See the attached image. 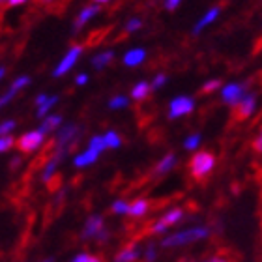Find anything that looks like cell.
Segmentation results:
<instances>
[{"instance_id": "obj_1", "label": "cell", "mask_w": 262, "mask_h": 262, "mask_svg": "<svg viewBox=\"0 0 262 262\" xmlns=\"http://www.w3.org/2000/svg\"><path fill=\"white\" fill-rule=\"evenodd\" d=\"M210 234V230L206 227H193V229L180 230V232H174V234L167 236L161 246L163 247H176V246H187V244H193V242L204 240L206 236Z\"/></svg>"}, {"instance_id": "obj_2", "label": "cell", "mask_w": 262, "mask_h": 262, "mask_svg": "<svg viewBox=\"0 0 262 262\" xmlns=\"http://www.w3.org/2000/svg\"><path fill=\"white\" fill-rule=\"evenodd\" d=\"M215 167V156L212 152H196L189 161V170L195 180H204Z\"/></svg>"}, {"instance_id": "obj_3", "label": "cell", "mask_w": 262, "mask_h": 262, "mask_svg": "<svg viewBox=\"0 0 262 262\" xmlns=\"http://www.w3.org/2000/svg\"><path fill=\"white\" fill-rule=\"evenodd\" d=\"M99 240L105 242L109 238V232L105 230V223L101 215H90L82 229V240Z\"/></svg>"}, {"instance_id": "obj_4", "label": "cell", "mask_w": 262, "mask_h": 262, "mask_svg": "<svg viewBox=\"0 0 262 262\" xmlns=\"http://www.w3.org/2000/svg\"><path fill=\"white\" fill-rule=\"evenodd\" d=\"M43 139H45V135L39 129L28 131V133H25V135L17 141V148H19L23 154H34L36 150H39V148H41V144H43Z\"/></svg>"}, {"instance_id": "obj_5", "label": "cell", "mask_w": 262, "mask_h": 262, "mask_svg": "<svg viewBox=\"0 0 262 262\" xmlns=\"http://www.w3.org/2000/svg\"><path fill=\"white\" fill-rule=\"evenodd\" d=\"M195 109V101L187 96H178V98L172 99V103L169 107V118H180V116L189 115L191 111Z\"/></svg>"}, {"instance_id": "obj_6", "label": "cell", "mask_w": 262, "mask_h": 262, "mask_svg": "<svg viewBox=\"0 0 262 262\" xmlns=\"http://www.w3.org/2000/svg\"><path fill=\"white\" fill-rule=\"evenodd\" d=\"M255 107H257V98H255V94H247V96H244V98L238 101V105L234 107V120H238V122L247 120V118L255 113Z\"/></svg>"}, {"instance_id": "obj_7", "label": "cell", "mask_w": 262, "mask_h": 262, "mask_svg": "<svg viewBox=\"0 0 262 262\" xmlns=\"http://www.w3.org/2000/svg\"><path fill=\"white\" fill-rule=\"evenodd\" d=\"M81 53H82V47L81 45H73L68 53H66V56L60 60V64L56 66V70H55V73L53 75L55 77H62V75H66L68 71L75 66V62L79 60V56H81Z\"/></svg>"}, {"instance_id": "obj_8", "label": "cell", "mask_w": 262, "mask_h": 262, "mask_svg": "<svg viewBox=\"0 0 262 262\" xmlns=\"http://www.w3.org/2000/svg\"><path fill=\"white\" fill-rule=\"evenodd\" d=\"M246 96V86L244 84H238V82H232V84H227L223 86V92H221V98H223L225 103L229 105H238L242 98Z\"/></svg>"}, {"instance_id": "obj_9", "label": "cell", "mask_w": 262, "mask_h": 262, "mask_svg": "<svg viewBox=\"0 0 262 262\" xmlns=\"http://www.w3.org/2000/svg\"><path fill=\"white\" fill-rule=\"evenodd\" d=\"M28 82H30V77H19V79H15L13 81V84H11L10 88H8V92H4L2 96H0V109L2 107H6V105L10 103L11 99L15 98V94L21 90V88H25V86H28Z\"/></svg>"}, {"instance_id": "obj_10", "label": "cell", "mask_w": 262, "mask_h": 262, "mask_svg": "<svg viewBox=\"0 0 262 262\" xmlns=\"http://www.w3.org/2000/svg\"><path fill=\"white\" fill-rule=\"evenodd\" d=\"M141 247L137 246V244H131V246L124 247L118 255L115 257V262H135L137 258L141 257Z\"/></svg>"}, {"instance_id": "obj_11", "label": "cell", "mask_w": 262, "mask_h": 262, "mask_svg": "<svg viewBox=\"0 0 262 262\" xmlns=\"http://www.w3.org/2000/svg\"><path fill=\"white\" fill-rule=\"evenodd\" d=\"M219 11H221V8H219V6H215V8H210V10L206 11V15L202 17L201 21L195 25V28H193V34L196 36V34L201 32V30H204V27H208L210 23L215 21V19L219 17Z\"/></svg>"}, {"instance_id": "obj_12", "label": "cell", "mask_w": 262, "mask_h": 262, "mask_svg": "<svg viewBox=\"0 0 262 262\" xmlns=\"http://www.w3.org/2000/svg\"><path fill=\"white\" fill-rule=\"evenodd\" d=\"M148 210H150V202L146 199H137L135 202H131L129 206H127V213H129L131 217H142Z\"/></svg>"}, {"instance_id": "obj_13", "label": "cell", "mask_w": 262, "mask_h": 262, "mask_svg": "<svg viewBox=\"0 0 262 262\" xmlns=\"http://www.w3.org/2000/svg\"><path fill=\"white\" fill-rule=\"evenodd\" d=\"M144 58H146V51L144 49H131L124 56V64L129 66V68H135V66L142 64Z\"/></svg>"}, {"instance_id": "obj_14", "label": "cell", "mask_w": 262, "mask_h": 262, "mask_svg": "<svg viewBox=\"0 0 262 262\" xmlns=\"http://www.w3.org/2000/svg\"><path fill=\"white\" fill-rule=\"evenodd\" d=\"M99 158V152H96V150H92V148H88L86 152L79 154L75 158V165L77 167H88V165L96 163Z\"/></svg>"}, {"instance_id": "obj_15", "label": "cell", "mask_w": 262, "mask_h": 262, "mask_svg": "<svg viewBox=\"0 0 262 262\" xmlns=\"http://www.w3.org/2000/svg\"><path fill=\"white\" fill-rule=\"evenodd\" d=\"M99 11V8L98 6H86L84 10L79 13V17H77V21H75V30H79V28H82L84 25H86L90 19H92L96 13Z\"/></svg>"}, {"instance_id": "obj_16", "label": "cell", "mask_w": 262, "mask_h": 262, "mask_svg": "<svg viewBox=\"0 0 262 262\" xmlns=\"http://www.w3.org/2000/svg\"><path fill=\"white\" fill-rule=\"evenodd\" d=\"M150 92H152V86H150L148 82L141 81L133 86V90H131V98L135 99V101H142V99H146L148 96H150Z\"/></svg>"}, {"instance_id": "obj_17", "label": "cell", "mask_w": 262, "mask_h": 262, "mask_svg": "<svg viewBox=\"0 0 262 262\" xmlns=\"http://www.w3.org/2000/svg\"><path fill=\"white\" fill-rule=\"evenodd\" d=\"M174 165H176V156L174 154H169V156H165V158L159 161L154 172H156V174H165V172H169Z\"/></svg>"}, {"instance_id": "obj_18", "label": "cell", "mask_w": 262, "mask_h": 262, "mask_svg": "<svg viewBox=\"0 0 262 262\" xmlns=\"http://www.w3.org/2000/svg\"><path fill=\"white\" fill-rule=\"evenodd\" d=\"M182 217H184V212H182L180 208H174V210H170V212L165 213V215L161 219H159V221H161V223H163L165 227L169 229L170 225H176Z\"/></svg>"}, {"instance_id": "obj_19", "label": "cell", "mask_w": 262, "mask_h": 262, "mask_svg": "<svg viewBox=\"0 0 262 262\" xmlns=\"http://www.w3.org/2000/svg\"><path fill=\"white\" fill-rule=\"evenodd\" d=\"M113 51H105V53H99L98 56H94L92 58V66L96 68V70H103L105 66L111 64V60H113Z\"/></svg>"}, {"instance_id": "obj_20", "label": "cell", "mask_w": 262, "mask_h": 262, "mask_svg": "<svg viewBox=\"0 0 262 262\" xmlns=\"http://www.w3.org/2000/svg\"><path fill=\"white\" fill-rule=\"evenodd\" d=\"M62 124V116H58V115H51L49 118H45L43 120V124H41V127H39V131L41 133H49V131H53V129H56V127L60 126Z\"/></svg>"}, {"instance_id": "obj_21", "label": "cell", "mask_w": 262, "mask_h": 262, "mask_svg": "<svg viewBox=\"0 0 262 262\" xmlns=\"http://www.w3.org/2000/svg\"><path fill=\"white\" fill-rule=\"evenodd\" d=\"M103 144L105 148H118L122 144V139L116 135L115 131H107L103 135Z\"/></svg>"}, {"instance_id": "obj_22", "label": "cell", "mask_w": 262, "mask_h": 262, "mask_svg": "<svg viewBox=\"0 0 262 262\" xmlns=\"http://www.w3.org/2000/svg\"><path fill=\"white\" fill-rule=\"evenodd\" d=\"M56 101H58V98H56V96H53V98H47V99H45L43 103H41V105L38 107V116H45V115H47L51 107H55Z\"/></svg>"}, {"instance_id": "obj_23", "label": "cell", "mask_w": 262, "mask_h": 262, "mask_svg": "<svg viewBox=\"0 0 262 262\" xmlns=\"http://www.w3.org/2000/svg\"><path fill=\"white\" fill-rule=\"evenodd\" d=\"M15 144V139L10 135H4V137H0V154L2 152H8L11 146Z\"/></svg>"}, {"instance_id": "obj_24", "label": "cell", "mask_w": 262, "mask_h": 262, "mask_svg": "<svg viewBox=\"0 0 262 262\" xmlns=\"http://www.w3.org/2000/svg\"><path fill=\"white\" fill-rule=\"evenodd\" d=\"M88 148H92V150H96V152H103L105 150V144H103V137H99V135H96V137H92L90 139V146Z\"/></svg>"}, {"instance_id": "obj_25", "label": "cell", "mask_w": 262, "mask_h": 262, "mask_svg": "<svg viewBox=\"0 0 262 262\" xmlns=\"http://www.w3.org/2000/svg\"><path fill=\"white\" fill-rule=\"evenodd\" d=\"M126 105H127L126 96H116V98H113L109 101V107H111V109H124Z\"/></svg>"}, {"instance_id": "obj_26", "label": "cell", "mask_w": 262, "mask_h": 262, "mask_svg": "<svg viewBox=\"0 0 262 262\" xmlns=\"http://www.w3.org/2000/svg\"><path fill=\"white\" fill-rule=\"evenodd\" d=\"M201 144V135H191V137H187L186 142H184V146L187 148V150H195L196 146Z\"/></svg>"}, {"instance_id": "obj_27", "label": "cell", "mask_w": 262, "mask_h": 262, "mask_svg": "<svg viewBox=\"0 0 262 262\" xmlns=\"http://www.w3.org/2000/svg\"><path fill=\"white\" fill-rule=\"evenodd\" d=\"M13 129H15V120L2 122V124H0V137L8 135V133H10V131H13Z\"/></svg>"}, {"instance_id": "obj_28", "label": "cell", "mask_w": 262, "mask_h": 262, "mask_svg": "<svg viewBox=\"0 0 262 262\" xmlns=\"http://www.w3.org/2000/svg\"><path fill=\"white\" fill-rule=\"evenodd\" d=\"M221 86V81L219 79H213V81H208L204 86H202V94H210L213 92V90H217V88Z\"/></svg>"}, {"instance_id": "obj_29", "label": "cell", "mask_w": 262, "mask_h": 262, "mask_svg": "<svg viewBox=\"0 0 262 262\" xmlns=\"http://www.w3.org/2000/svg\"><path fill=\"white\" fill-rule=\"evenodd\" d=\"M39 6H45L47 10H53V8H58V6L64 4V0H36Z\"/></svg>"}, {"instance_id": "obj_30", "label": "cell", "mask_w": 262, "mask_h": 262, "mask_svg": "<svg viewBox=\"0 0 262 262\" xmlns=\"http://www.w3.org/2000/svg\"><path fill=\"white\" fill-rule=\"evenodd\" d=\"M127 206H129V204H127L126 201H116L115 204H113V212L115 213H127Z\"/></svg>"}, {"instance_id": "obj_31", "label": "cell", "mask_w": 262, "mask_h": 262, "mask_svg": "<svg viewBox=\"0 0 262 262\" xmlns=\"http://www.w3.org/2000/svg\"><path fill=\"white\" fill-rule=\"evenodd\" d=\"M71 262H101L98 257H92V255H86V253H81V255H77L75 258Z\"/></svg>"}, {"instance_id": "obj_32", "label": "cell", "mask_w": 262, "mask_h": 262, "mask_svg": "<svg viewBox=\"0 0 262 262\" xmlns=\"http://www.w3.org/2000/svg\"><path fill=\"white\" fill-rule=\"evenodd\" d=\"M139 28H141V19H131V21L126 25V30H124V32L126 34L135 32V30H139Z\"/></svg>"}, {"instance_id": "obj_33", "label": "cell", "mask_w": 262, "mask_h": 262, "mask_svg": "<svg viewBox=\"0 0 262 262\" xmlns=\"http://www.w3.org/2000/svg\"><path fill=\"white\" fill-rule=\"evenodd\" d=\"M165 81H167V75H163V73H161V75H158L156 79H154V82L150 84V86H152V88H161L165 84Z\"/></svg>"}, {"instance_id": "obj_34", "label": "cell", "mask_w": 262, "mask_h": 262, "mask_svg": "<svg viewBox=\"0 0 262 262\" xmlns=\"http://www.w3.org/2000/svg\"><path fill=\"white\" fill-rule=\"evenodd\" d=\"M144 258H146V260H154V258H156V247H154L152 244L146 247V251H144Z\"/></svg>"}, {"instance_id": "obj_35", "label": "cell", "mask_w": 262, "mask_h": 262, "mask_svg": "<svg viewBox=\"0 0 262 262\" xmlns=\"http://www.w3.org/2000/svg\"><path fill=\"white\" fill-rule=\"evenodd\" d=\"M180 2H182V0H165V8L172 11V10H176V8L180 6Z\"/></svg>"}, {"instance_id": "obj_36", "label": "cell", "mask_w": 262, "mask_h": 262, "mask_svg": "<svg viewBox=\"0 0 262 262\" xmlns=\"http://www.w3.org/2000/svg\"><path fill=\"white\" fill-rule=\"evenodd\" d=\"M260 144H262V137L258 135V137H255V141H253V148H255V152H258L260 154Z\"/></svg>"}, {"instance_id": "obj_37", "label": "cell", "mask_w": 262, "mask_h": 262, "mask_svg": "<svg viewBox=\"0 0 262 262\" xmlns=\"http://www.w3.org/2000/svg\"><path fill=\"white\" fill-rule=\"evenodd\" d=\"M75 82L79 84V86H82V84H86V82H88V75H84V73H82V75H77Z\"/></svg>"}, {"instance_id": "obj_38", "label": "cell", "mask_w": 262, "mask_h": 262, "mask_svg": "<svg viewBox=\"0 0 262 262\" xmlns=\"http://www.w3.org/2000/svg\"><path fill=\"white\" fill-rule=\"evenodd\" d=\"M47 98H49V96H45V94H39L38 98H36V103H38V107H39L41 103H43V101H45Z\"/></svg>"}, {"instance_id": "obj_39", "label": "cell", "mask_w": 262, "mask_h": 262, "mask_svg": "<svg viewBox=\"0 0 262 262\" xmlns=\"http://www.w3.org/2000/svg\"><path fill=\"white\" fill-rule=\"evenodd\" d=\"M27 0H8V4L10 6H19V4H25Z\"/></svg>"}, {"instance_id": "obj_40", "label": "cell", "mask_w": 262, "mask_h": 262, "mask_svg": "<svg viewBox=\"0 0 262 262\" xmlns=\"http://www.w3.org/2000/svg\"><path fill=\"white\" fill-rule=\"evenodd\" d=\"M4 75H6V68H0V81L4 79Z\"/></svg>"}, {"instance_id": "obj_41", "label": "cell", "mask_w": 262, "mask_h": 262, "mask_svg": "<svg viewBox=\"0 0 262 262\" xmlns=\"http://www.w3.org/2000/svg\"><path fill=\"white\" fill-rule=\"evenodd\" d=\"M94 2H98V4H105V2H109V0H94Z\"/></svg>"}, {"instance_id": "obj_42", "label": "cell", "mask_w": 262, "mask_h": 262, "mask_svg": "<svg viewBox=\"0 0 262 262\" xmlns=\"http://www.w3.org/2000/svg\"><path fill=\"white\" fill-rule=\"evenodd\" d=\"M43 262H53V260H51V258H49V260H43Z\"/></svg>"}, {"instance_id": "obj_43", "label": "cell", "mask_w": 262, "mask_h": 262, "mask_svg": "<svg viewBox=\"0 0 262 262\" xmlns=\"http://www.w3.org/2000/svg\"><path fill=\"white\" fill-rule=\"evenodd\" d=\"M2 2H4V0H0V4H2Z\"/></svg>"}]
</instances>
